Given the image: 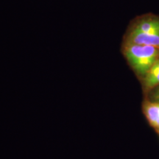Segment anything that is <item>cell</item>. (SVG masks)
Here are the masks:
<instances>
[{
  "label": "cell",
  "instance_id": "cell-1",
  "mask_svg": "<svg viewBox=\"0 0 159 159\" xmlns=\"http://www.w3.org/2000/svg\"><path fill=\"white\" fill-rule=\"evenodd\" d=\"M123 54L137 74L144 77L159 58V48L152 46L125 43Z\"/></svg>",
  "mask_w": 159,
  "mask_h": 159
},
{
  "label": "cell",
  "instance_id": "cell-2",
  "mask_svg": "<svg viewBox=\"0 0 159 159\" xmlns=\"http://www.w3.org/2000/svg\"><path fill=\"white\" fill-rule=\"evenodd\" d=\"M125 43L152 46V47L159 48V32L158 33H142V32L131 29Z\"/></svg>",
  "mask_w": 159,
  "mask_h": 159
},
{
  "label": "cell",
  "instance_id": "cell-3",
  "mask_svg": "<svg viewBox=\"0 0 159 159\" xmlns=\"http://www.w3.org/2000/svg\"><path fill=\"white\" fill-rule=\"evenodd\" d=\"M144 85L147 90H150L159 85V58L145 75Z\"/></svg>",
  "mask_w": 159,
  "mask_h": 159
},
{
  "label": "cell",
  "instance_id": "cell-4",
  "mask_svg": "<svg viewBox=\"0 0 159 159\" xmlns=\"http://www.w3.org/2000/svg\"><path fill=\"white\" fill-rule=\"evenodd\" d=\"M142 33H158L159 32V19H147L139 21L132 28Z\"/></svg>",
  "mask_w": 159,
  "mask_h": 159
},
{
  "label": "cell",
  "instance_id": "cell-5",
  "mask_svg": "<svg viewBox=\"0 0 159 159\" xmlns=\"http://www.w3.org/2000/svg\"><path fill=\"white\" fill-rule=\"evenodd\" d=\"M144 113L152 125L159 118V102H148L144 105Z\"/></svg>",
  "mask_w": 159,
  "mask_h": 159
},
{
  "label": "cell",
  "instance_id": "cell-6",
  "mask_svg": "<svg viewBox=\"0 0 159 159\" xmlns=\"http://www.w3.org/2000/svg\"><path fill=\"white\" fill-rule=\"evenodd\" d=\"M153 99L156 102H159V88L157 89L153 93Z\"/></svg>",
  "mask_w": 159,
  "mask_h": 159
},
{
  "label": "cell",
  "instance_id": "cell-7",
  "mask_svg": "<svg viewBox=\"0 0 159 159\" xmlns=\"http://www.w3.org/2000/svg\"><path fill=\"white\" fill-rule=\"evenodd\" d=\"M152 126L155 127V128H157L159 129V118L158 119V120H157L156 122L154 123V125H152Z\"/></svg>",
  "mask_w": 159,
  "mask_h": 159
},
{
  "label": "cell",
  "instance_id": "cell-8",
  "mask_svg": "<svg viewBox=\"0 0 159 159\" xmlns=\"http://www.w3.org/2000/svg\"><path fill=\"white\" fill-rule=\"evenodd\" d=\"M158 133H159V130H158Z\"/></svg>",
  "mask_w": 159,
  "mask_h": 159
}]
</instances>
